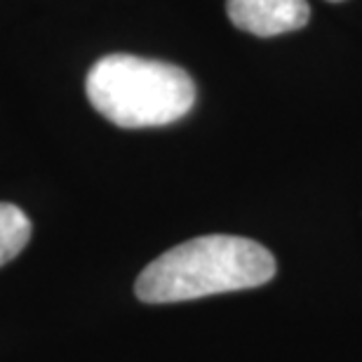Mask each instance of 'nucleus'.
<instances>
[{"instance_id":"2","label":"nucleus","mask_w":362,"mask_h":362,"mask_svg":"<svg viewBox=\"0 0 362 362\" xmlns=\"http://www.w3.org/2000/svg\"><path fill=\"white\" fill-rule=\"evenodd\" d=\"M90 104L125 129L163 127L181 120L195 104L193 78L168 62L134 54H106L85 81Z\"/></svg>"},{"instance_id":"5","label":"nucleus","mask_w":362,"mask_h":362,"mask_svg":"<svg viewBox=\"0 0 362 362\" xmlns=\"http://www.w3.org/2000/svg\"><path fill=\"white\" fill-rule=\"evenodd\" d=\"M329 3H341V0H329Z\"/></svg>"},{"instance_id":"3","label":"nucleus","mask_w":362,"mask_h":362,"mask_svg":"<svg viewBox=\"0 0 362 362\" xmlns=\"http://www.w3.org/2000/svg\"><path fill=\"white\" fill-rule=\"evenodd\" d=\"M230 24L259 38L299 31L308 24L306 0H226Z\"/></svg>"},{"instance_id":"4","label":"nucleus","mask_w":362,"mask_h":362,"mask_svg":"<svg viewBox=\"0 0 362 362\" xmlns=\"http://www.w3.org/2000/svg\"><path fill=\"white\" fill-rule=\"evenodd\" d=\"M31 219L17 205L0 202V266L12 262L31 240Z\"/></svg>"},{"instance_id":"1","label":"nucleus","mask_w":362,"mask_h":362,"mask_svg":"<svg viewBox=\"0 0 362 362\" xmlns=\"http://www.w3.org/2000/svg\"><path fill=\"white\" fill-rule=\"evenodd\" d=\"M275 259L264 245L240 235H202L168 250L136 278L144 303H177L238 292L269 282Z\"/></svg>"}]
</instances>
